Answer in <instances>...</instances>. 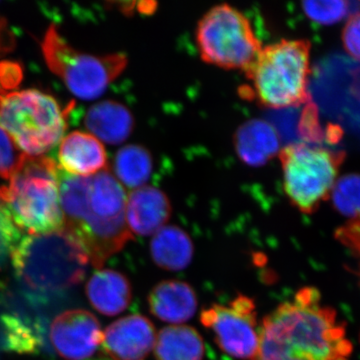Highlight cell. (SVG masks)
<instances>
[{
	"instance_id": "6da1fadb",
	"label": "cell",
	"mask_w": 360,
	"mask_h": 360,
	"mask_svg": "<svg viewBox=\"0 0 360 360\" xmlns=\"http://www.w3.org/2000/svg\"><path fill=\"white\" fill-rule=\"evenodd\" d=\"M63 231L84 250L89 264L104 262L134 239L125 219L127 195L110 168L92 176L68 174L58 165Z\"/></svg>"
},
{
	"instance_id": "7a4b0ae2",
	"label": "cell",
	"mask_w": 360,
	"mask_h": 360,
	"mask_svg": "<svg viewBox=\"0 0 360 360\" xmlns=\"http://www.w3.org/2000/svg\"><path fill=\"white\" fill-rule=\"evenodd\" d=\"M347 326L317 288H303L264 317L253 360H350Z\"/></svg>"
},
{
	"instance_id": "3957f363",
	"label": "cell",
	"mask_w": 360,
	"mask_h": 360,
	"mask_svg": "<svg viewBox=\"0 0 360 360\" xmlns=\"http://www.w3.org/2000/svg\"><path fill=\"white\" fill-rule=\"evenodd\" d=\"M310 49L304 39H283L262 47L245 71L250 84L241 87L240 96L272 110L309 103Z\"/></svg>"
},
{
	"instance_id": "277c9868",
	"label": "cell",
	"mask_w": 360,
	"mask_h": 360,
	"mask_svg": "<svg viewBox=\"0 0 360 360\" xmlns=\"http://www.w3.org/2000/svg\"><path fill=\"white\" fill-rule=\"evenodd\" d=\"M58 170L49 156L25 155L8 186L0 187V198L21 231L37 236L63 231Z\"/></svg>"
},
{
	"instance_id": "5b68a950",
	"label": "cell",
	"mask_w": 360,
	"mask_h": 360,
	"mask_svg": "<svg viewBox=\"0 0 360 360\" xmlns=\"http://www.w3.org/2000/svg\"><path fill=\"white\" fill-rule=\"evenodd\" d=\"M16 274L32 290H65L82 281L89 259L65 231L27 236L14 250Z\"/></svg>"
},
{
	"instance_id": "8992f818",
	"label": "cell",
	"mask_w": 360,
	"mask_h": 360,
	"mask_svg": "<svg viewBox=\"0 0 360 360\" xmlns=\"http://www.w3.org/2000/svg\"><path fill=\"white\" fill-rule=\"evenodd\" d=\"M73 105L61 110L53 97L37 89L0 94V127L28 156L56 148L66 129Z\"/></svg>"
},
{
	"instance_id": "52a82bcc",
	"label": "cell",
	"mask_w": 360,
	"mask_h": 360,
	"mask_svg": "<svg viewBox=\"0 0 360 360\" xmlns=\"http://www.w3.org/2000/svg\"><path fill=\"white\" fill-rule=\"evenodd\" d=\"M283 189L291 205L304 214H312L330 198L345 151L293 143L279 153Z\"/></svg>"
},
{
	"instance_id": "ba28073f",
	"label": "cell",
	"mask_w": 360,
	"mask_h": 360,
	"mask_svg": "<svg viewBox=\"0 0 360 360\" xmlns=\"http://www.w3.org/2000/svg\"><path fill=\"white\" fill-rule=\"evenodd\" d=\"M195 37L205 63L243 72L264 47L245 14L226 4L212 7L202 16Z\"/></svg>"
},
{
	"instance_id": "9c48e42d",
	"label": "cell",
	"mask_w": 360,
	"mask_h": 360,
	"mask_svg": "<svg viewBox=\"0 0 360 360\" xmlns=\"http://www.w3.org/2000/svg\"><path fill=\"white\" fill-rule=\"evenodd\" d=\"M41 49L49 70L65 82L75 96L84 101L101 96L129 63L127 56L120 52L96 56L75 51L54 25L45 33Z\"/></svg>"
},
{
	"instance_id": "30bf717a",
	"label": "cell",
	"mask_w": 360,
	"mask_h": 360,
	"mask_svg": "<svg viewBox=\"0 0 360 360\" xmlns=\"http://www.w3.org/2000/svg\"><path fill=\"white\" fill-rule=\"evenodd\" d=\"M200 321L225 354L234 359H255L259 347L257 307L252 298L238 295L229 305L213 304L201 311Z\"/></svg>"
},
{
	"instance_id": "8fae6325",
	"label": "cell",
	"mask_w": 360,
	"mask_h": 360,
	"mask_svg": "<svg viewBox=\"0 0 360 360\" xmlns=\"http://www.w3.org/2000/svg\"><path fill=\"white\" fill-rule=\"evenodd\" d=\"M49 335L63 359L85 360L101 347L103 333L96 315L84 309H71L56 317Z\"/></svg>"
},
{
	"instance_id": "7c38bea8",
	"label": "cell",
	"mask_w": 360,
	"mask_h": 360,
	"mask_svg": "<svg viewBox=\"0 0 360 360\" xmlns=\"http://www.w3.org/2000/svg\"><path fill=\"white\" fill-rule=\"evenodd\" d=\"M156 335L148 317L127 315L108 326L101 349L112 360H144L155 348Z\"/></svg>"
},
{
	"instance_id": "4fadbf2b",
	"label": "cell",
	"mask_w": 360,
	"mask_h": 360,
	"mask_svg": "<svg viewBox=\"0 0 360 360\" xmlns=\"http://www.w3.org/2000/svg\"><path fill=\"white\" fill-rule=\"evenodd\" d=\"M172 206L167 194L155 186L134 189L127 195L125 219L130 232L155 236L172 217Z\"/></svg>"
},
{
	"instance_id": "5bb4252c",
	"label": "cell",
	"mask_w": 360,
	"mask_h": 360,
	"mask_svg": "<svg viewBox=\"0 0 360 360\" xmlns=\"http://www.w3.org/2000/svg\"><path fill=\"white\" fill-rule=\"evenodd\" d=\"M59 167L75 176H92L108 169V155L103 142L86 132L75 131L61 141Z\"/></svg>"
},
{
	"instance_id": "9a60e30c",
	"label": "cell",
	"mask_w": 360,
	"mask_h": 360,
	"mask_svg": "<svg viewBox=\"0 0 360 360\" xmlns=\"http://www.w3.org/2000/svg\"><path fill=\"white\" fill-rule=\"evenodd\" d=\"M233 143L239 160L251 167H264L281 153V136L276 127L257 118L238 127Z\"/></svg>"
},
{
	"instance_id": "2e32d148",
	"label": "cell",
	"mask_w": 360,
	"mask_h": 360,
	"mask_svg": "<svg viewBox=\"0 0 360 360\" xmlns=\"http://www.w3.org/2000/svg\"><path fill=\"white\" fill-rule=\"evenodd\" d=\"M151 314L168 323H184L198 309V295L193 288L184 281L172 279L156 284L148 295Z\"/></svg>"
},
{
	"instance_id": "e0dca14e",
	"label": "cell",
	"mask_w": 360,
	"mask_h": 360,
	"mask_svg": "<svg viewBox=\"0 0 360 360\" xmlns=\"http://www.w3.org/2000/svg\"><path fill=\"white\" fill-rule=\"evenodd\" d=\"M86 295L97 311L113 316L129 307L132 288L129 278L122 272L103 269L90 277L86 284Z\"/></svg>"
},
{
	"instance_id": "ac0fdd59",
	"label": "cell",
	"mask_w": 360,
	"mask_h": 360,
	"mask_svg": "<svg viewBox=\"0 0 360 360\" xmlns=\"http://www.w3.org/2000/svg\"><path fill=\"white\" fill-rule=\"evenodd\" d=\"M85 125L99 141L117 146L127 141L134 129L131 111L122 103L104 101L87 110Z\"/></svg>"
},
{
	"instance_id": "d6986e66",
	"label": "cell",
	"mask_w": 360,
	"mask_h": 360,
	"mask_svg": "<svg viewBox=\"0 0 360 360\" xmlns=\"http://www.w3.org/2000/svg\"><path fill=\"white\" fill-rule=\"evenodd\" d=\"M150 252L153 262L160 269L179 271L193 262V243L184 229L167 225L153 236Z\"/></svg>"
},
{
	"instance_id": "ffe728a7",
	"label": "cell",
	"mask_w": 360,
	"mask_h": 360,
	"mask_svg": "<svg viewBox=\"0 0 360 360\" xmlns=\"http://www.w3.org/2000/svg\"><path fill=\"white\" fill-rule=\"evenodd\" d=\"M205 352L202 338L191 326H167L156 335V360H202Z\"/></svg>"
},
{
	"instance_id": "44dd1931",
	"label": "cell",
	"mask_w": 360,
	"mask_h": 360,
	"mask_svg": "<svg viewBox=\"0 0 360 360\" xmlns=\"http://www.w3.org/2000/svg\"><path fill=\"white\" fill-rule=\"evenodd\" d=\"M113 168L116 179L122 186L136 189L146 186L153 174V156L144 146L129 144L120 149Z\"/></svg>"
},
{
	"instance_id": "7402d4cb",
	"label": "cell",
	"mask_w": 360,
	"mask_h": 360,
	"mask_svg": "<svg viewBox=\"0 0 360 360\" xmlns=\"http://www.w3.org/2000/svg\"><path fill=\"white\" fill-rule=\"evenodd\" d=\"M340 214L349 219L360 217V174H347L336 180L330 198Z\"/></svg>"
},
{
	"instance_id": "603a6c76",
	"label": "cell",
	"mask_w": 360,
	"mask_h": 360,
	"mask_svg": "<svg viewBox=\"0 0 360 360\" xmlns=\"http://www.w3.org/2000/svg\"><path fill=\"white\" fill-rule=\"evenodd\" d=\"M4 336L8 349L20 354H32L39 347V341L32 329L16 316L6 315L2 319Z\"/></svg>"
},
{
	"instance_id": "cb8c5ba5",
	"label": "cell",
	"mask_w": 360,
	"mask_h": 360,
	"mask_svg": "<svg viewBox=\"0 0 360 360\" xmlns=\"http://www.w3.org/2000/svg\"><path fill=\"white\" fill-rule=\"evenodd\" d=\"M348 2L333 0V1H305L302 9L305 15L319 25H330L340 22L347 15L349 7Z\"/></svg>"
},
{
	"instance_id": "d4e9b609",
	"label": "cell",
	"mask_w": 360,
	"mask_h": 360,
	"mask_svg": "<svg viewBox=\"0 0 360 360\" xmlns=\"http://www.w3.org/2000/svg\"><path fill=\"white\" fill-rule=\"evenodd\" d=\"M21 231L13 221L11 212L0 198V269L11 258L21 241Z\"/></svg>"
},
{
	"instance_id": "484cf974",
	"label": "cell",
	"mask_w": 360,
	"mask_h": 360,
	"mask_svg": "<svg viewBox=\"0 0 360 360\" xmlns=\"http://www.w3.org/2000/svg\"><path fill=\"white\" fill-rule=\"evenodd\" d=\"M25 155L6 130L0 127V176L11 179L20 168Z\"/></svg>"
},
{
	"instance_id": "4316f807",
	"label": "cell",
	"mask_w": 360,
	"mask_h": 360,
	"mask_svg": "<svg viewBox=\"0 0 360 360\" xmlns=\"http://www.w3.org/2000/svg\"><path fill=\"white\" fill-rule=\"evenodd\" d=\"M335 239L354 257L356 262V274L360 283V217L349 219L347 224L338 227L335 233Z\"/></svg>"
},
{
	"instance_id": "83f0119b",
	"label": "cell",
	"mask_w": 360,
	"mask_h": 360,
	"mask_svg": "<svg viewBox=\"0 0 360 360\" xmlns=\"http://www.w3.org/2000/svg\"><path fill=\"white\" fill-rule=\"evenodd\" d=\"M342 44L348 56L360 63V13L350 16L345 23Z\"/></svg>"
},
{
	"instance_id": "f1b7e54d",
	"label": "cell",
	"mask_w": 360,
	"mask_h": 360,
	"mask_svg": "<svg viewBox=\"0 0 360 360\" xmlns=\"http://www.w3.org/2000/svg\"><path fill=\"white\" fill-rule=\"evenodd\" d=\"M20 66L13 63H0V94L7 89L15 86L20 82Z\"/></svg>"
},
{
	"instance_id": "f546056e",
	"label": "cell",
	"mask_w": 360,
	"mask_h": 360,
	"mask_svg": "<svg viewBox=\"0 0 360 360\" xmlns=\"http://www.w3.org/2000/svg\"><path fill=\"white\" fill-rule=\"evenodd\" d=\"M13 37L7 30L6 20L0 18V54L8 51L13 47Z\"/></svg>"
},
{
	"instance_id": "4dcf8cb0",
	"label": "cell",
	"mask_w": 360,
	"mask_h": 360,
	"mask_svg": "<svg viewBox=\"0 0 360 360\" xmlns=\"http://www.w3.org/2000/svg\"><path fill=\"white\" fill-rule=\"evenodd\" d=\"M89 360H110V359H89Z\"/></svg>"
},
{
	"instance_id": "1f68e13d",
	"label": "cell",
	"mask_w": 360,
	"mask_h": 360,
	"mask_svg": "<svg viewBox=\"0 0 360 360\" xmlns=\"http://www.w3.org/2000/svg\"><path fill=\"white\" fill-rule=\"evenodd\" d=\"M359 341H360V335H359Z\"/></svg>"
}]
</instances>
